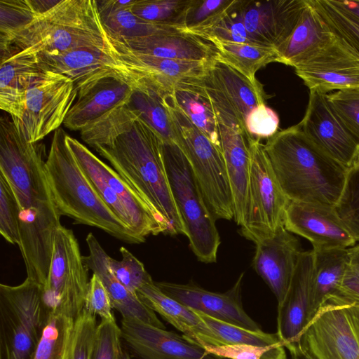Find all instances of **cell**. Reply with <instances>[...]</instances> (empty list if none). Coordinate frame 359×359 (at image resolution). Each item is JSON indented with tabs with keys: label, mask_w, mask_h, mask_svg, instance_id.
I'll use <instances>...</instances> for the list:
<instances>
[{
	"label": "cell",
	"mask_w": 359,
	"mask_h": 359,
	"mask_svg": "<svg viewBox=\"0 0 359 359\" xmlns=\"http://www.w3.org/2000/svg\"><path fill=\"white\" fill-rule=\"evenodd\" d=\"M175 142L187 158L205 202L215 219L234 218L233 198L221 145L214 143L168 101Z\"/></svg>",
	"instance_id": "obj_6"
},
{
	"label": "cell",
	"mask_w": 359,
	"mask_h": 359,
	"mask_svg": "<svg viewBox=\"0 0 359 359\" xmlns=\"http://www.w3.org/2000/svg\"><path fill=\"white\" fill-rule=\"evenodd\" d=\"M250 175L240 233L257 244L285 226L286 197L258 139L249 137Z\"/></svg>",
	"instance_id": "obj_10"
},
{
	"label": "cell",
	"mask_w": 359,
	"mask_h": 359,
	"mask_svg": "<svg viewBox=\"0 0 359 359\" xmlns=\"http://www.w3.org/2000/svg\"><path fill=\"white\" fill-rule=\"evenodd\" d=\"M134 88L123 80L106 77L95 83L78 98L63 123L72 130H81L112 109L128 103Z\"/></svg>",
	"instance_id": "obj_29"
},
{
	"label": "cell",
	"mask_w": 359,
	"mask_h": 359,
	"mask_svg": "<svg viewBox=\"0 0 359 359\" xmlns=\"http://www.w3.org/2000/svg\"><path fill=\"white\" fill-rule=\"evenodd\" d=\"M285 228L309 240L314 251L349 248L356 242L328 205L290 201Z\"/></svg>",
	"instance_id": "obj_19"
},
{
	"label": "cell",
	"mask_w": 359,
	"mask_h": 359,
	"mask_svg": "<svg viewBox=\"0 0 359 359\" xmlns=\"http://www.w3.org/2000/svg\"><path fill=\"white\" fill-rule=\"evenodd\" d=\"M191 3V0H136L132 11L147 21L184 27Z\"/></svg>",
	"instance_id": "obj_41"
},
{
	"label": "cell",
	"mask_w": 359,
	"mask_h": 359,
	"mask_svg": "<svg viewBox=\"0 0 359 359\" xmlns=\"http://www.w3.org/2000/svg\"><path fill=\"white\" fill-rule=\"evenodd\" d=\"M327 302L359 304V245L348 248V259L339 292Z\"/></svg>",
	"instance_id": "obj_51"
},
{
	"label": "cell",
	"mask_w": 359,
	"mask_h": 359,
	"mask_svg": "<svg viewBox=\"0 0 359 359\" xmlns=\"http://www.w3.org/2000/svg\"><path fill=\"white\" fill-rule=\"evenodd\" d=\"M83 309L90 313L99 316L101 320L115 319L109 293L100 278L95 273H93L89 280Z\"/></svg>",
	"instance_id": "obj_53"
},
{
	"label": "cell",
	"mask_w": 359,
	"mask_h": 359,
	"mask_svg": "<svg viewBox=\"0 0 359 359\" xmlns=\"http://www.w3.org/2000/svg\"><path fill=\"white\" fill-rule=\"evenodd\" d=\"M43 70L38 53L33 51L15 50L1 60L0 107L15 123L22 117L31 82Z\"/></svg>",
	"instance_id": "obj_26"
},
{
	"label": "cell",
	"mask_w": 359,
	"mask_h": 359,
	"mask_svg": "<svg viewBox=\"0 0 359 359\" xmlns=\"http://www.w3.org/2000/svg\"><path fill=\"white\" fill-rule=\"evenodd\" d=\"M110 36L135 52L155 57L211 61L215 59L217 55V50L211 41L187 32L157 34L133 38Z\"/></svg>",
	"instance_id": "obj_28"
},
{
	"label": "cell",
	"mask_w": 359,
	"mask_h": 359,
	"mask_svg": "<svg viewBox=\"0 0 359 359\" xmlns=\"http://www.w3.org/2000/svg\"><path fill=\"white\" fill-rule=\"evenodd\" d=\"M264 149L281 189L290 201L334 207L348 169L318 149L299 125L277 132Z\"/></svg>",
	"instance_id": "obj_3"
},
{
	"label": "cell",
	"mask_w": 359,
	"mask_h": 359,
	"mask_svg": "<svg viewBox=\"0 0 359 359\" xmlns=\"http://www.w3.org/2000/svg\"><path fill=\"white\" fill-rule=\"evenodd\" d=\"M76 161L102 201L137 237L168 234V228L137 191L112 168L74 137L65 136Z\"/></svg>",
	"instance_id": "obj_8"
},
{
	"label": "cell",
	"mask_w": 359,
	"mask_h": 359,
	"mask_svg": "<svg viewBox=\"0 0 359 359\" xmlns=\"http://www.w3.org/2000/svg\"><path fill=\"white\" fill-rule=\"evenodd\" d=\"M219 123L221 147L232 194L235 222L241 226L246 201L250 156L247 131Z\"/></svg>",
	"instance_id": "obj_30"
},
{
	"label": "cell",
	"mask_w": 359,
	"mask_h": 359,
	"mask_svg": "<svg viewBox=\"0 0 359 359\" xmlns=\"http://www.w3.org/2000/svg\"><path fill=\"white\" fill-rule=\"evenodd\" d=\"M326 95L310 91L305 115L298 124L318 149L350 169L359 150V142L330 105Z\"/></svg>",
	"instance_id": "obj_16"
},
{
	"label": "cell",
	"mask_w": 359,
	"mask_h": 359,
	"mask_svg": "<svg viewBox=\"0 0 359 359\" xmlns=\"http://www.w3.org/2000/svg\"><path fill=\"white\" fill-rule=\"evenodd\" d=\"M119 251L121 259L109 257V267L116 278L129 291L136 294L140 287L152 278L144 264L125 247H121Z\"/></svg>",
	"instance_id": "obj_44"
},
{
	"label": "cell",
	"mask_w": 359,
	"mask_h": 359,
	"mask_svg": "<svg viewBox=\"0 0 359 359\" xmlns=\"http://www.w3.org/2000/svg\"><path fill=\"white\" fill-rule=\"evenodd\" d=\"M201 81L212 102L218 122L228 127L247 131L248 114L253 108L265 104L261 83L253 84L216 58Z\"/></svg>",
	"instance_id": "obj_14"
},
{
	"label": "cell",
	"mask_w": 359,
	"mask_h": 359,
	"mask_svg": "<svg viewBox=\"0 0 359 359\" xmlns=\"http://www.w3.org/2000/svg\"><path fill=\"white\" fill-rule=\"evenodd\" d=\"M122 359H131V358H130V355L127 352L123 351Z\"/></svg>",
	"instance_id": "obj_57"
},
{
	"label": "cell",
	"mask_w": 359,
	"mask_h": 359,
	"mask_svg": "<svg viewBox=\"0 0 359 359\" xmlns=\"http://www.w3.org/2000/svg\"><path fill=\"white\" fill-rule=\"evenodd\" d=\"M128 102L112 109L83 128L80 130L81 139L94 149L107 144L128 123L139 118Z\"/></svg>",
	"instance_id": "obj_38"
},
{
	"label": "cell",
	"mask_w": 359,
	"mask_h": 359,
	"mask_svg": "<svg viewBox=\"0 0 359 359\" xmlns=\"http://www.w3.org/2000/svg\"><path fill=\"white\" fill-rule=\"evenodd\" d=\"M334 4L359 20V0H331Z\"/></svg>",
	"instance_id": "obj_54"
},
{
	"label": "cell",
	"mask_w": 359,
	"mask_h": 359,
	"mask_svg": "<svg viewBox=\"0 0 359 359\" xmlns=\"http://www.w3.org/2000/svg\"><path fill=\"white\" fill-rule=\"evenodd\" d=\"M74 322L62 312H50L33 359H67Z\"/></svg>",
	"instance_id": "obj_37"
},
{
	"label": "cell",
	"mask_w": 359,
	"mask_h": 359,
	"mask_svg": "<svg viewBox=\"0 0 359 359\" xmlns=\"http://www.w3.org/2000/svg\"><path fill=\"white\" fill-rule=\"evenodd\" d=\"M163 159L185 236L197 259L217 261L221 243L215 218L209 210L184 152L175 142H163Z\"/></svg>",
	"instance_id": "obj_7"
},
{
	"label": "cell",
	"mask_w": 359,
	"mask_h": 359,
	"mask_svg": "<svg viewBox=\"0 0 359 359\" xmlns=\"http://www.w3.org/2000/svg\"><path fill=\"white\" fill-rule=\"evenodd\" d=\"M121 337L141 359H217L183 335L137 319L122 318Z\"/></svg>",
	"instance_id": "obj_20"
},
{
	"label": "cell",
	"mask_w": 359,
	"mask_h": 359,
	"mask_svg": "<svg viewBox=\"0 0 359 359\" xmlns=\"http://www.w3.org/2000/svg\"><path fill=\"white\" fill-rule=\"evenodd\" d=\"M330 27L359 53V20L331 0H312Z\"/></svg>",
	"instance_id": "obj_43"
},
{
	"label": "cell",
	"mask_w": 359,
	"mask_h": 359,
	"mask_svg": "<svg viewBox=\"0 0 359 359\" xmlns=\"http://www.w3.org/2000/svg\"><path fill=\"white\" fill-rule=\"evenodd\" d=\"M241 274L233 286L220 293L206 290L194 283L155 282L166 295L182 304L219 320L252 331L261 327L245 311L241 302Z\"/></svg>",
	"instance_id": "obj_18"
},
{
	"label": "cell",
	"mask_w": 359,
	"mask_h": 359,
	"mask_svg": "<svg viewBox=\"0 0 359 359\" xmlns=\"http://www.w3.org/2000/svg\"><path fill=\"white\" fill-rule=\"evenodd\" d=\"M351 168H358L359 169V150L357 153V155L354 159L353 163Z\"/></svg>",
	"instance_id": "obj_56"
},
{
	"label": "cell",
	"mask_w": 359,
	"mask_h": 359,
	"mask_svg": "<svg viewBox=\"0 0 359 359\" xmlns=\"http://www.w3.org/2000/svg\"><path fill=\"white\" fill-rule=\"evenodd\" d=\"M133 0L97 1L102 25L110 35L133 38L157 34L187 32L180 26L164 25L145 20L132 11Z\"/></svg>",
	"instance_id": "obj_32"
},
{
	"label": "cell",
	"mask_w": 359,
	"mask_h": 359,
	"mask_svg": "<svg viewBox=\"0 0 359 359\" xmlns=\"http://www.w3.org/2000/svg\"><path fill=\"white\" fill-rule=\"evenodd\" d=\"M279 118L276 113L265 104L253 108L245 119V128L253 138L271 137L278 130Z\"/></svg>",
	"instance_id": "obj_52"
},
{
	"label": "cell",
	"mask_w": 359,
	"mask_h": 359,
	"mask_svg": "<svg viewBox=\"0 0 359 359\" xmlns=\"http://www.w3.org/2000/svg\"><path fill=\"white\" fill-rule=\"evenodd\" d=\"M60 0H1V55L10 48L14 36L36 16L56 5Z\"/></svg>",
	"instance_id": "obj_36"
},
{
	"label": "cell",
	"mask_w": 359,
	"mask_h": 359,
	"mask_svg": "<svg viewBox=\"0 0 359 359\" xmlns=\"http://www.w3.org/2000/svg\"><path fill=\"white\" fill-rule=\"evenodd\" d=\"M301 252L299 240L285 226L255 244L253 268L274 294L278 305L287 294Z\"/></svg>",
	"instance_id": "obj_22"
},
{
	"label": "cell",
	"mask_w": 359,
	"mask_h": 359,
	"mask_svg": "<svg viewBox=\"0 0 359 359\" xmlns=\"http://www.w3.org/2000/svg\"><path fill=\"white\" fill-rule=\"evenodd\" d=\"M313 252L302 251L287 294L278 305L277 334L283 346L297 344L309 323Z\"/></svg>",
	"instance_id": "obj_23"
},
{
	"label": "cell",
	"mask_w": 359,
	"mask_h": 359,
	"mask_svg": "<svg viewBox=\"0 0 359 359\" xmlns=\"http://www.w3.org/2000/svg\"><path fill=\"white\" fill-rule=\"evenodd\" d=\"M330 105L359 142V88L326 95Z\"/></svg>",
	"instance_id": "obj_49"
},
{
	"label": "cell",
	"mask_w": 359,
	"mask_h": 359,
	"mask_svg": "<svg viewBox=\"0 0 359 359\" xmlns=\"http://www.w3.org/2000/svg\"><path fill=\"white\" fill-rule=\"evenodd\" d=\"M46 146L29 142L11 116L0 118V173L11 186L20 210V245L27 278L43 287L51 262L54 236L61 226L46 175Z\"/></svg>",
	"instance_id": "obj_1"
},
{
	"label": "cell",
	"mask_w": 359,
	"mask_h": 359,
	"mask_svg": "<svg viewBox=\"0 0 359 359\" xmlns=\"http://www.w3.org/2000/svg\"><path fill=\"white\" fill-rule=\"evenodd\" d=\"M20 210L15 196L0 173V233L6 241L20 245Z\"/></svg>",
	"instance_id": "obj_45"
},
{
	"label": "cell",
	"mask_w": 359,
	"mask_h": 359,
	"mask_svg": "<svg viewBox=\"0 0 359 359\" xmlns=\"http://www.w3.org/2000/svg\"><path fill=\"white\" fill-rule=\"evenodd\" d=\"M38 55L43 69L61 74L74 82L77 96L83 95L102 79L114 76L121 79L116 62L107 47H81Z\"/></svg>",
	"instance_id": "obj_21"
},
{
	"label": "cell",
	"mask_w": 359,
	"mask_h": 359,
	"mask_svg": "<svg viewBox=\"0 0 359 359\" xmlns=\"http://www.w3.org/2000/svg\"><path fill=\"white\" fill-rule=\"evenodd\" d=\"M139 299L155 313L183 333V336L202 347L222 346L215 332L198 313L163 293L152 280L136 292Z\"/></svg>",
	"instance_id": "obj_25"
},
{
	"label": "cell",
	"mask_w": 359,
	"mask_h": 359,
	"mask_svg": "<svg viewBox=\"0 0 359 359\" xmlns=\"http://www.w3.org/2000/svg\"><path fill=\"white\" fill-rule=\"evenodd\" d=\"M237 0H191L184 21L187 33L203 38L228 13Z\"/></svg>",
	"instance_id": "obj_39"
},
{
	"label": "cell",
	"mask_w": 359,
	"mask_h": 359,
	"mask_svg": "<svg viewBox=\"0 0 359 359\" xmlns=\"http://www.w3.org/2000/svg\"><path fill=\"white\" fill-rule=\"evenodd\" d=\"M294 68L310 91L328 94L359 88V53L337 33L329 44Z\"/></svg>",
	"instance_id": "obj_15"
},
{
	"label": "cell",
	"mask_w": 359,
	"mask_h": 359,
	"mask_svg": "<svg viewBox=\"0 0 359 359\" xmlns=\"http://www.w3.org/2000/svg\"><path fill=\"white\" fill-rule=\"evenodd\" d=\"M121 330L116 320H101L97 325L91 359H122Z\"/></svg>",
	"instance_id": "obj_48"
},
{
	"label": "cell",
	"mask_w": 359,
	"mask_h": 359,
	"mask_svg": "<svg viewBox=\"0 0 359 359\" xmlns=\"http://www.w3.org/2000/svg\"><path fill=\"white\" fill-rule=\"evenodd\" d=\"M288 351L287 359H310L300 347L299 343L285 346Z\"/></svg>",
	"instance_id": "obj_55"
},
{
	"label": "cell",
	"mask_w": 359,
	"mask_h": 359,
	"mask_svg": "<svg viewBox=\"0 0 359 359\" xmlns=\"http://www.w3.org/2000/svg\"><path fill=\"white\" fill-rule=\"evenodd\" d=\"M336 33L320 14L312 0H306L291 34L277 49V62L295 67L329 44Z\"/></svg>",
	"instance_id": "obj_27"
},
{
	"label": "cell",
	"mask_w": 359,
	"mask_h": 359,
	"mask_svg": "<svg viewBox=\"0 0 359 359\" xmlns=\"http://www.w3.org/2000/svg\"><path fill=\"white\" fill-rule=\"evenodd\" d=\"M62 128L54 132L45 170L59 213L81 224L102 229L129 244L144 241L135 235L97 193L68 148Z\"/></svg>",
	"instance_id": "obj_4"
},
{
	"label": "cell",
	"mask_w": 359,
	"mask_h": 359,
	"mask_svg": "<svg viewBox=\"0 0 359 359\" xmlns=\"http://www.w3.org/2000/svg\"><path fill=\"white\" fill-rule=\"evenodd\" d=\"M106 31L96 0H60L14 36L1 58L15 50L37 53L81 47L106 48Z\"/></svg>",
	"instance_id": "obj_5"
},
{
	"label": "cell",
	"mask_w": 359,
	"mask_h": 359,
	"mask_svg": "<svg viewBox=\"0 0 359 359\" xmlns=\"http://www.w3.org/2000/svg\"><path fill=\"white\" fill-rule=\"evenodd\" d=\"M306 0H238V11L255 45L277 49L294 29Z\"/></svg>",
	"instance_id": "obj_17"
},
{
	"label": "cell",
	"mask_w": 359,
	"mask_h": 359,
	"mask_svg": "<svg viewBox=\"0 0 359 359\" xmlns=\"http://www.w3.org/2000/svg\"><path fill=\"white\" fill-rule=\"evenodd\" d=\"M196 312L217 336L222 345L248 344L268 347L283 344L276 332L270 334L262 330H250L219 320L198 311Z\"/></svg>",
	"instance_id": "obj_40"
},
{
	"label": "cell",
	"mask_w": 359,
	"mask_h": 359,
	"mask_svg": "<svg viewBox=\"0 0 359 359\" xmlns=\"http://www.w3.org/2000/svg\"><path fill=\"white\" fill-rule=\"evenodd\" d=\"M88 269L72 230L60 226L56 231L49 272L43 289L49 310L76 319L84 307L88 291Z\"/></svg>",
	"instance_id": "obj_11"
},
{
	"label": "cell",
	"mask_w": 359,
	"mask_h": 359,
	"mask_svg": "<svg viewBox=\"0 0 359 359\" xmlns=\"http://www.w3.org/2000/svg\"><path fill=\"white\" fill-rule=\"evenodd\" d=\"M345 227L359 241V169H348L341 194L334 207Z\"/></svg>",
	"instance_id": "obj_42"
},
{
	"label": "cell",
	"mask_w": 359,
	"mask_h": 359,
	"mask_svg": "<svg viewBox=\"0 0 359 359\" xmlns=\"http://www.w3.org/2000/svg\"><path fill=\"white\" fill-rule=\"evenodd\" d=\"M163 140L140 118L104 146L95 148L137 191L168 228V234L185 235L168 174Z\"/></svg>",
	"instance_id": "obj_2"
},
{
	"label": "cell",
	"mask_w": 359,
	"mask_h": 359,
	"mask_svg": "<svg viewBox=\"0 0 359 359\" xmlns=\"http://www.w3.org/2000/svg\"><path fill=\"white\" fill-rule=\"evenodd\" d=\"M217 359H222V358H217Z\"/></svg>",
	"instance_id": "obj_58"
},
{
	"label": "cell",
	"mask_w": 359,
	"mask_h": 359,
	"mask_svg": "<svg viewBox=\"0 0 359 359\" xmlns=\"http://www.w3.org/2000/svg\"><path fill=\"white\" fill-rule=\"evenodd\" d=\"M43 289L27 278L0 285V359H33L50 313Z\"/></svg>",
	"instance_id": "obj_9"
},
{
	"label": "cell",
	"mask_w": 359,
	"mask_h": 359,
	"mask_svg": "<svg viewBox=\"0 0 359 359\" xmlns=\"http://www.w3.org/2000/svg\"><path fill=\"white\" fill-rule=\"evenodd\" d=\"M170 92L157 88L134 89L129 104L139 118L161 138L175 142L168 97Z\"/></svg>",
	"instance_id": "obj_35"
},
{
	"label": "cell",
	"mask_w": 359,
	"mask_h": 359,
	"mask_svg": "<svg viewBox=\"0 0 359 359\" xmlns=\"http://www.w3.org/2000/svg\"><path fill=\"white\" fill-rule=\"evenodd\" d=\"M77 95L70 79L44 69L27 89L22 118L13 123L29 142H40L60 128Z\"/></svg>",
	"instance_id": "obj_13"
},
{
	"label": "cell",
	"mask_w": 359,
	"mask_h": 359,
	"mask_svg": "<svg viewBox=\"0 0 359 359\" xmlns=\"http://www.w3.org/2000/svg\"><path fill=\"white\" fill-rule=\"evenodd\" d=\"M88 255L83 256L87 268L96 274L105 286L113 308L122 318L137 319L155 327L165 329L156 313L147 307L137 297L124 287L114 276L109 265V256L97 239L89 233L86 238Z\"/></svg>",
	"instance_id": "obj_24"
},
{
	"label": "cell",
	"mask_w": 359,
	"mask_h": 359,
	"mask_svg": "<svg viewBox=\"0 0 359 359\" xmlns=\"http://www.w3.org/2000/svg\"><path fill=\"white\" fill-rule=\"evenodd\" d=\"M203 347L209 354L222 359H287L286 348L283 344L268 347L248 344L205 345Z\"/></svg>",
	"instance_id": "obj_46"
},
{
	"label": "cell",
	"mask_w": 359,
	"mask_h": 359,
	"mask_svg": "<svg viewBox=\"0 0 359 359\" xmlns=\"http://www.w3.org/2000/svg\"><path fill=\"white\" fill-rule=\"evenodd\" d=\"M299 344L310 359H359V304L326 303Z\"/></svg>",
	"instance_id": "obj_12"
},
{
	"label": "cell",
	"mask_w": 359,
	"mask_h": 359,
	"mask_svg": "<svg viewBox=\"0 0 359 359\" xmlns=\"http://www.w3.org/2000/svg\"><path fill=\"white\" fill-rule=\"evenodd\" d=\"M97 327L96 316L83 309L75 319L67 359H91Z\"/></svg>",
	"instance_id": "obj_47"
},
{
	"label": "cell",
	"mask_w": 359,
	"mask_h": 359,
	"mask_svg": "<svg viewBox=\"0 0 359 359\" xmlns=\"http://www.w3.org/2000/svg\"><path fill=\"white\" fill-rule=\"evenodd\" d=\"M217 50L216 59L234 69L253 84L260 83L257 72L266 65L277 62L276 49L271 47L208 39Z\"/></svg>",
	"instance_id": "obj_34"
},
{
	"label": "cell",
	"mask_w": 359,
	"mask_h": 359,
	"mask_svg": "<svg viewBox=\"0 0 359 359\" xmlns=\"http://www.w3.org/2000/svg\"><path fill=\"white\" fill-rule=\"evenodd\" d=\"M201 78L175 82L170 95L177 107L198 128L214 143L221 145L217 114Z\"/></svg>",
	"instance_id": "obj_33"
},
{
	"label": "cell",
	"mask_w": 359,
	"mask_h": 359,
	"mask_svg": "<svg viewBox=\"0 0 359 359\" xmlns=\"http://www.w3.org/2000/svg\"><path fill=\"white\" fill-rule=\"evenodd\" d=\"M312 252L309 323L318 310L338 294L348 259V248Z\"/></svg>",
	"instance_id": "obj_31"
},
{
	"label": "cell",
	"mask_w": 359,
	"mask_h": 359,
	"mask_svg": "<svg viewBox=\"0 0 359 359\" xmlns=\"http://www.w3.org/2000/svg\"><path fill=\"white\" fill-rule=\"evenodd\" d=\"M238 0L221 21L207 32L203 38L208 40L216 38L226 41L255 45L248 36L238 11Z\"/></svg>",
	"instance_id": "obj_50"
}]
</instances>
